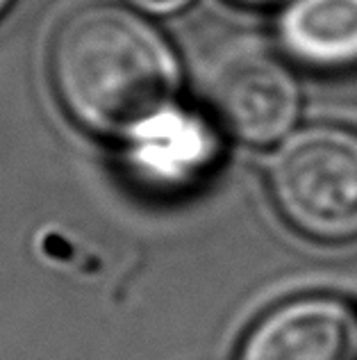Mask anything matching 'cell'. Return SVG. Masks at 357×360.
I'll return each mask as SVG.
<instances>
[{
	"label": "cell",
	"mask_w": 357,
	"mask_h": 360,
	"mask_svg": "<svg viewBox=\"0 0 357 360\" xmlns=\"http://www.w3.org/2000/svg\"><path fill=\"white\" fill-rule=\"evenodd\" d=\"M48 78L78 126L130 144L180 103L182 71L171 41L139 9L96 3L58 25Z\"/></svg>",
	"instance_id": "obj_1"
},
{
	"label": "cell",
	"mask_w": 357,
	"mask_h": 360,
	"mask_svg": "<svg viewBox=\"0 0 357 360\" xmlns=\"http://www.w3.org/2000/svg\"><path fill=\"white\" fill-rule=\"evenodd\" d=\"M267 187L291 231L316 244L357 242V130L316 121L271 150Z\"/></svg>",
	"instance_id": "obj_2"
},
{
	"label": "cell",
	"mask_w": 357,
	"mask_h": 360,
	"mask_svg": "<svg viewBox=\"0 0 357 360\" xmlns=\"http://www.w3.org/2000/svg\"><path fill=\"white\" fill-rule=\"evenodd\" d=\"M208 110L232 139L276 146L300 123L303 91L283 53L241 41L214 58L205 75Z\"/></svg>",
	"instance_id": "obj_3"
},
{
	"label": "cell",
	"mask_w": 357,
	"mask_h": 360,
	"mask_svg": "<svg viewBox=\"0 0 357 360\" xmlns=\"http://www.w3.org/2000/svg\"><path fill=\"white\" fill-rule=\"evenodd\" d=\"M237 360H357V312L330 295L287 299L248 328Z\"/></svg>",
	"instance_id": "obj_4"
},
{
	"label": "cell",
	"mask_w": 357,
	"mask_h": 360,
	"mask_svg": "<svg viewBox=\"0 0 357 360\" xmlns=\"http://www.w3.org/2000/svg\"><path fill=\"white\" fill-rule=\"evenodd\" d=\"M276 34L291 64L321 73L357 69V0H287Z\"/></svg>",
	"instance_id": "obj_5"
},
{
	"label": "cell",
	"mask_w": 357,
	"mask_h": 360,
	"mask_svg": "<svg viewBox=\"0 0 357 360\" xmlns=\"http://www.w3.org/2000/svg\"><path fill=\"white\" fill-rule=\"evenodd\" d=\"M225 137L208 108L196 110L175 103L130 144L137 146L155 176L175 185H191L221 162Z\"/></svg>",
	"instance_id": "obj_6"
},
{
	"label": "cell",
	"mask_w": 357,
	"mask_h": 360,
	"mask_svg": "<svg viewBox=\"0 0 357 360\" xmlns=\"http://www.w3.org/2000/svg\"><path fill=\"white\" fill-rule=\"evenodd\" d=\"M133 3L135 9L146 14H157V16H166V14H177L182 9L191 7L194 0H128Z\"/></svg>",
	"instance_id": "obj_7"
},
{
	"label": "cell",
	"mask_w": 357,
	"mask_h": 360,
	"mask_svg": "<svg viewBox=\"0 0 357 360\" xmlns=\"http://www.w3.org/2000/svg\"><path fill=\"white\" fill-rule=\"evenodd\" d=\"M232 3H237V5H243V7H280V5H285L287 0H232Z\"/></svg>",
	"instance_id": "obj_8"
},
{
	"label": "cell",
	"mask_w": 357,
	"mask_h": 360,
	"mask_svg": "<svg viewBox=\"0 0 357 360\" xmlns=\"http://www.w3.org/2000/svg\"><path fill=\"white\" fill-rule=\"evenodd\" d=\"M9 3H12V0H0V14H3L5 9L9 7Z\"/></svg>",
	"instance_id": "obj_9"
}]
</instances>
